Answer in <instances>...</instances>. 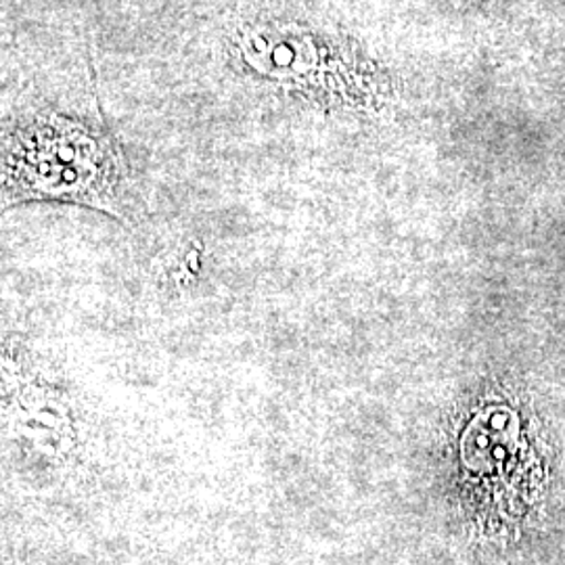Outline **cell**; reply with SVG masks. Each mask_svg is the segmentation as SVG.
Listing matches in <instances>:
<instances>
[{
    "label": "cell",
    "instance_id": "6da1fadb",
    "mask_svg": "<svg viewBox=\"0 0 565 565\" xmlns=\"http://www.w3.org/2000/svg\"><path fill=\"white\" fill-rule=\"evenodd\" d=\"M228 63L245 81L324 114H375L390 84L340 30L308 15L258 11L226 34Z\"/></svg>",
    "mask_w": 565,
    "mask_h": 565
},
{
    "label": "cell",
    "instance_id": "7a4b0ae2",
    "mask_svg": "<svg viewBox=\"0 0 565 565\" xmlns=\"http://www.w3.org/2000/svg\"><path fill=\"white\" fill-rule=\"evenodd\" d=\"M84 205L120 223L135 218L130 170L118 141L93 120L42 107L4 128L2 207Z\"/></svg>",
    "mask_w": 565,
    "mask_h": 565
}]
</instances>
